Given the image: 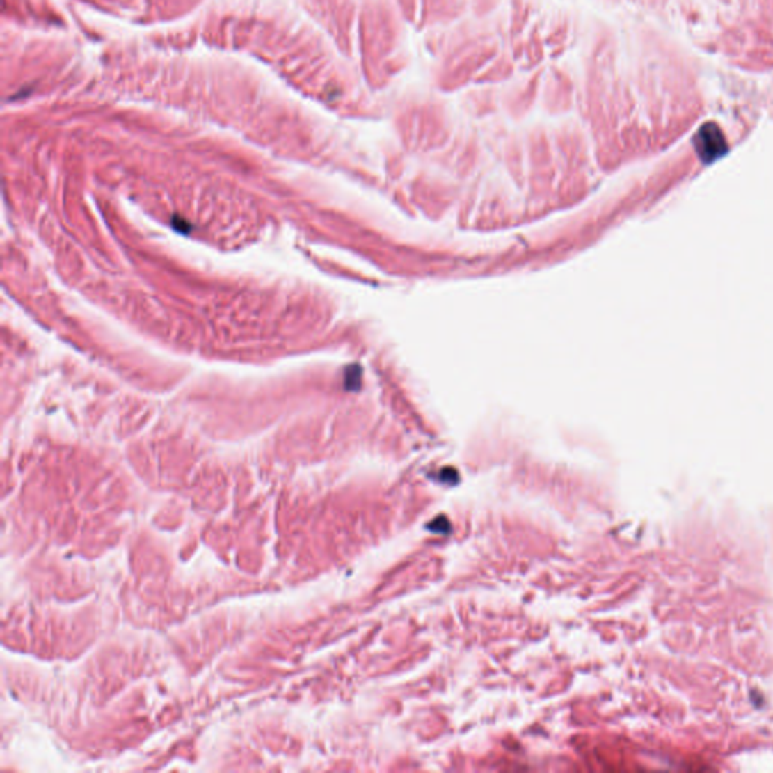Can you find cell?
I'll list each match as a JSON object with an SVG mask.
<instances>
[{
    "instance_id": "1",
    "label": "cell",
    "mask_w": 773,
    "mask_h": 773,
    "mask_svg": "<svg viewBox=\"0 0 773 773\" xmlns=\"http://www.w3.org/2000/svg\"><path fill=\"white\" fill-rule=\"evenodd\" d=\"M695 142H696L699 156L703 157L706 162L715 161V159L721 157L726 151V142L724 139L722 132L719 130L715 124H706V126L698 132Z\"/></svg>"
}]
</instances>
